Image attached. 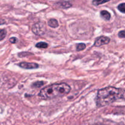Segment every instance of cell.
I'll return each instance as SVG.
<instances>
[{"instance_id": "1", "label": "cell", "mask_w": 125, "mask_h": 125, "mask_svg": "<svg viewBox=\"0 0 125 125\" xmlns=\"http://www.w3.org/2000/svg\"><path fill=\"white\" fill-rule=\"evenodd\" d=\"M117 100L125 101V90L114 87H108L98 91L96 104L98 107H103Z\"/></svg>"}, {"instance_id": "2", "label": "cell", "mask_w": 125, "mask_h": 125, "mask_svg": "<svg viewBox=\"0 0 125 125\" xmlns=\"http://www.w3.org/2000/svg\"><path fill=\"white\" fill-rule=\"evenodd\" d=\"M70 91L71 87L67 84L63 83H58L45 87L40 90L39 96L44 100H51L65 96Z\"/></svg>"}, {"instance_id": "3", "label": "cell", "mask_w": 125, "mask_h": 125, "mask_svg": "<svg viewBox=\"0 0 125 125\" xmlns=\"http://www.w3.org/2000/svg\"><path fill=\"white\" fill-rule=\"evenodd\" d=\"M32 31L37 35H42L46 32V28L45 23L37 22L32 27Z\"/></svg>"}, {"instance_id": "4", "label": "cell", "mask_w": 125, "mask_h": 125, "mask_svg": "<svg viewBox=\"0 0 125 125\" xmlns=\"http://www.w3.org/2000/svg\"><path fill=\"white\" fill-rule=\"evenodd\" d=\"M110 42V39L106 36H100L96 38L95 41L94 46H101L102 45L108 44Z\"/></svg>"}, {"instance_id": "5", "label": "cell", "mask_w": 125, "mask_h": 125, "mask_svg": "<svg viewBox=\"0 0 125 125\" xmlns=\"http://www.w3.org/2000/svg\"><path fill=\"white\" fill-rule=\"evenodd\" d=\"M18 66L21 68H24V69L32 70V69H36L39 68V65L35 63H29V62H21L18 64Z\"/></svg>"}, {"instance_id": "6", "label": "cell", "mask_w": 125, "mask_h": 125, "mask_svg": "<svg viewBox=\"0 0 125 125\" xmlns=\"http://www.w3.org/2000/svg\"><path fill=\"white\" fill-rule=\"evenodd\" d=\"M57 4L59 7L62 9L70 8L72 6V4L68 1H61V2H57Z\"/></svg>"}, {"instance_id": "7", "label": "cell", "mask_w": 125, "mask_h": 125, "mask_svg": "<svg viewBox=\"0 0 125 125\" xmlns=\"http://www.w3.org/2000/svg\"><path fill=\"white\" fill-rule=\"evenodd\" d=\"M48 24L51 28H56L59 26L58 21L56 19H50L48 21Z\"/></svg>"}, {"instance_id": "8", "label": "cell", "mask_w": 125, "mask_h": 125, "mask_svg": "<svg viewBox=\"0 0 125 125\" xmlns=\"http://www.w3.org/2000/svg\"><path fill=\"white\" fill-rule=\"evenodd\" d=\"M100 14H101V17L105 19L106 20H109L111 19V14H110L109 12L107 10H102L100 12Z\"/></svg>"}, {"instance_id": "9", "label": "cell", "mask_w": 125, "mask_h": 125, "mask_svg": "<svg viewBox=\"0 0 125 125\" xmlns=\"http://www.w3.org/2000/svg\"><path fill=\"white\" fill-rule=\"evenodd\" d=\"M35 46L38 48L40 49H45L47 48L48 47V43H46V42H40L37 43L35 45Z\"/></svg>"}, {"instance_id": "10", "label": "cell", "mask_w": 125, "mask_h": 125, "mask_svg": "<svg viewBox=\"0 0 125 125\" xmlns=\"http://www.w3.org/2000/svg\"><path fill=\"white\" fill-rule=\"evenodd\" d=\"M45 84L43 81H37L35 83H33L32 85V87H35V88H39L40 87L42 86L43 84Z\"/></svg>"}, {"instance_id": "11", "label": "cell", "mask_w": 125, "mask_h": 125, "mask_svg": "<svg viewBox=\"0 0 125 125\" xmlns=\"http://www.w3.org/2000/svg\"><path fill=\"white\" fill-rule=\"evenodd\" d=\"M86 48V45L84 43H79L76 46V50L78 51H81L84 50Z\"/></svg>"}, {"instance_id": "12", "label": "cell", "mask_w": 125, "mask_h": 125, "mask_svg": "<svg viewBox=\"0 0 125 125\" xmlns=\"http://www.w3.org/2000/svg\"><path fill=\"white\" fill-rule=\"evenodd\" d=\"M118 9L122 13H125V3L120 4L118 6Z\"/></svg>"}, {"instance_id": "13", "label": "cell", "mask_w": 125, "mask_h": 125, "mask_svg": "<svg viewBox=\"0 0 125 125\" xmlns=\"http://www.w3.org/2000/svg\"><path fill=\"white\" fill-rule=\"evenodd\" d=\"M0 34H1V35H0V39H1V40H2L6 35V31L4 29H1Z\"/></svg>"}, {"instance_id": "14", "label": "cell", "mask_w": 125, "mask_h": 125, "mask_svg": "<svg viewBox=\"0 0 125 125\" xmlns=\"http://www.w3.org/2000/svg\"><path fill=\"white\" fill-rule=\"evenodd\" d=\"M109 1H94L92 2L93 4L95 5V6H99V5L101 4L106 3L107 2Z\"/></svg>"}, {"instance_id": "15", "label": "cell", "mask_w": 125, "mask_h": 125, "mask_svg": "<svg viewBox=\"0 0 125 125\" xmlns=\"http://www.w3.org/2000/svg\"><path fill=\"white\" fill-rule=\"evenodd\" d=\"M118 35L120 38H122V39L125 38V31H120L118 32Z\"/></svg>"}, {"instance_id": "16", "label": "cell", "mask_w": 125, "mask_h": 125, "mask_svg": "<svg viewBox=\"0 0 125 125\" xmlns=\"http://www.w3.org/2000/svg\"><path fill=\"white\" fill-rule=\"evenodd\" d=\"M9 41L12 43H15L17 42V39L16 37H11L9 39Z\"/></svg>"}, {"instance_id": "17", "label": "cell", "mask_w": 125, "mask_h": 125, "mask_svg": "<svg viewBox=\"0 0 125 125\" xmlns=\"http://www.w3.org/2000/svg\"><path fill=\"white\" fill-rule=\"evenodd\" d=\"M102 125V124H96V125Z\"/></svg>"}]
</instances>
